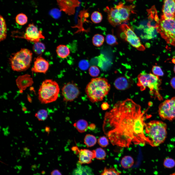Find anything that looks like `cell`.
Segmentation results:
<instances>
[{"mask_svg":"<svg viewBox=\"0 0 175 175\" xmlns=\"http://www.w3.org/2000/svg\"><path fill=\"white\" fill-rule=\"evenodd\" d=\"M145 112L132 99L119 101L105 114L103 131L114 145L128 147L148 144L144 133Z\"/></svg>","mask_w":175,"mask_h":175,"instance_id":"obj_1","label":"cell"},{"mask_svg":"<svg viewBox=\"0 0 175 175\" xmlns=\"http://www.w3.org/2000/svg\"><path fill=\"white\" fill-rule=\"evenodd\" d=\"M144 132L148 144L152 147L158 146L163 142L166 138L167 125L161 121H152L145 123Z\"/></svg>","mask_w":175,"mask_h":175,"instance_id":"obj_2","label":"cell"},{"mask_svg":"<svg viewBox=\"0 0 175 175\" xmlns=\"http://www.w3.org/2000/svg\"><path fill=\"white\" fill-rule=\"evenodd\" d=\"M110 85L104 78L92 79L87 86L85 91L88 98L93 103L102 100L108 93Z\"/></svg>","mask_w":175,"mask_h":175,"instance_id":"obj_3","label":"cell"},{"mask_svg":"<svg viewBox=\"0 0 175 175\" xmlns=\"http://www.w3.org/2000/svg\"><path fill=\"white\" fill-rule=\"evenodd\" d=\"M135 8L134 5H125L120 2L114 7H106L104 10L107 13L109 23L115 27L129 20L131 14L134 13Z\"/></svg>","mask_w":175,"mask_h":175,"instance_id":"obj_4","label":"cell"},{"mask_svg":"<svg viewBox=\"0 0 175 175\" xmlns=\"http://www.w3.org/2000/svg\"><path fill=\"white\" fill-rule=\"evenodd\" d=\"M60 88L55 81L47 79L44 81L38 90V99L41 103L47 104L56 101L58 97Z\"/></svg>","mask_w":175,"mask_h":175,"instance_id":"obj_5","label":"cell"},{"mask_svg":"<svg viewBox=\"0 0 175 175\" xmlns=\"http://www.w3.org/2000/svg\"><path fill=\"white\" fill-rule=\"evenodd\" d=\"M138 78L137 85L141 90L143 91L148 88L151 94H154L159 100H162V98L159 92L161 81L158 76L151 73L142 72L138 75Z\"/></svg>","mask_w":175,"mask_h":175,"instance_id":"obj_6","label":"cell"},{"mask_svg":"<svg viewBox=\"0 0 175 175\" xmlns=\"http://www.w3.org/2000/svg\"><path fill=\"white\" fill-rule=\"evenodd\" d=\"M32 53L28 49L23 48L14 53L9 59L11 68L14 71H25L30 67Z\"/></svg>","mask_w":175,"mask_h":175,"instance_id":"obj_7","label":"cell"},{"mask_svg":"<svg viewBox=\"0 0 175 175\" xmlns=\"http://www.w3.org/2000/svg\"><path fill=\"white\" fill-rule=\"evenodd\" d=\"M155 27L168 44L175 46V18L167 19L161 16Z\"/></svg>","mask_w":175,"mask_h":175,"instance_id":"obj_8","label":"cell"},{"mask_svg":"<svg viewBox=\"0 0 175 175\" xmlns=\"http://www.w3.org/2000/svg\"><path fill=\"white\" fill-rule=\"evenodd\" d=\"M120 28L123 32L121 36L126 41L139 51H143L145 49L140 38L131 27L126 24H122L121 25Z\"/></svg>","mask_w":175,"mask_h":175,"instance_id":"obj_9","label":"cell"},{"mask_svg":"<svg viewBox=\"0 0 175 175\" xmlns=\"http://www.w3.org/2000/svg\"><path fill=\"white\" fill-rule=\"evenodd\" d=\"M158 112L160 116L163 120L172 121L175 119V96L160 104Z\"/></svg>","mask_w":175,"mask_h":175,"instance_id":"obj_10","label":"cell"},{"mask_svg":"<svg viewBox=\"0 0 175 175\" xmlns=\"http://www.w3.org/2000/svg\"><path fill=\"white\" fill-rule=\"evenodd\" d=\"M63 101L71 102L76 98L80 94L77 86L73 82H69L65 84L62 89Z\"/></svg>","mask_w":175,"mask_h":175,"instance_id":"obj_11","label":"cell"},{"mask_svg":"<svg viewBox=\"0 0 175 175\" xmlns=\"http://www.w3.org/2000/svg\"><path fill=\"white\" fill-rule=\"evenodd\" d=\"M27 41L34 43L38 42L40 39H44L41 31L33 23L29 24L26 28L23 36L22 37Z\"/></svg>","mask_w":175,"mask_h":175,"instance_id":"obj_12","label":"cell"},{"mask_svg":"<svg viewBox=\"0 0 175 175\" xmlns=\"http://www.w3.org/2000/svg\"><path fill=\"white\" fill-rule=\"evenodd\" d=\"M57 2L60 11L69 16L74 14L76 8L80 3L79 0H57Z\"/></svg>","mask_w":175,"mask_h":175,"instance_id":"obj_13","label":"cell"},{"mask_svg":"<svg viewBox=\"0 0 175 175\" xmlns=\"http://www.w3.org/2000/svg\"><path fill=\"white\" fill-rule=\"evenodd\" d=\"M49 64L48 62L40 55L35 58L31 71L35 73L45 74L48 70Z\"/></svg>","mask_w":175,"mask_h":175,"instance_id":"obj_14","label":"cell"},{"mask_svg":"<svg viewBox=\"0 0 175 175\" xmlns=\"http://www.w3.org/2000/svg\"><path fill=\"white\" fill-rule=\"evenodd\" d=\"M161 16L167 19L175 18V0H164Z\"/></svg>","mask_w":175,"mask_h":175,"instance_id":"obj_15","label":"cell"},{"mask_svg":"<svg viewBox=\"0 0 175 175\" xmlns=\"http://www.w3.org/2000/svg\"><path fill=\"white\" fill-rule=\"evenodd\" d=\"M79 154L78 165L89 164L96 157L95 150H90L87 149H82L80 150Z\"/></svg>","mask_w":175,"mask_h":175,"instance_id":"obj_16","label":"cell"},{"mask_svg":"<svg viewBox=\"0 0 175 175\" xmlns=\"http://www.w3.org/2000/svg\"><path fill=\"white\" fill-rule=\"evenodd\" d=\"M16 81L18 87L21 91L25 90L33 83V79L30 75L27 74L19 76Z\"/></svg>","mask_w":175,"mask_h":175,"instance_id":"obj_17","label":"cell"},{"mask_svg":"<svg viewBox=\"0 0 175 175\" xmlns=\"http://www.w3.org/2000/svg\"><path fill=\"white\" fill-rule=\"evenodd\" d=\"M114 85L117 89L123 90L130 87V83L127 78L123 76L117 79L115 81Z\"/></svg>","mask_w":175,"mask_h":175,"instance_id":"obj_18","label":"cell"},{"mask_svg":"<svg viewBox=\"0 0 175 175\" xmlns=\"http://www.w3.org/2000/svg\"><path fill=\"white\" fill-rule=\"evenodd\" d=\"M73 175H93L91 169L88 166L78 165L73 171Z\"/></svg>","mask_w":175,"mask_h":175,"instance_id":"obj_19","label":"cell"},{"mask_svg":"<svg viewBox=\"0 0 175 175\" xmlns=\"http://www.w3.org/2000/svg\"><path fill=\"white\" fill-rule=\"evenodd\" d=\"M56 52L58 56L62 58L67 57L70 54V49L66 45L60 44L58 46L56 49Z\"/></svg>","mask_w":175,"mask_h":175,"instance_id":"obj_20","label":"cell"},{"mask_svg":"<svg viewBox=\"0 0 175 175\" xmlns=\"http://www.w3.org/2000/svg\"><path fill=\"white\" fill-rule=\"evenodd\" d=\"M0 41H1L5 39L6 37L7 29L5 19L1 15L0 16Z\"/></svg>","mask_w":175,"mask_h":175,"instance_id":"obj_21","label":"cell"},{"mask_svg":"<svg viewBox=\"0 0 175 175\" xmlns=\"http://www.w3.org/2000/svg\"><path fill=\"white\" fill-rule=\"evenodd\" d=\"M79 132L80 133L85 132L87 129L88 124L87 122L85 120L80 119L78 121L74 124Z\"/></svg>","mask_w":175,"mask_h":175,"instance_id":"obj_22","label":"cell"},{"mask_svg":"<svg viewBox=\"0 0 175 175\" xmlns=\"http://www.w3.org/2000/svg\"><path fill=\"white\" fill-rule=\"evenodd\" d=\"M134 160L132 157L129 156H125L122 159L121 164L122 166L125 169L131 167L134 164Z\"/></svg>","mask_w":175,"mask_h":175,"instance_id":"obj_23","label":"cell"},{"mask_svg":"<svg viewBox=\"0 0 175 175\" xmlns=\"http://www.w3.org/2000/svg\"><path fill=\"white\" fill-rule=\"evenodd\" d=\"M45 47L44 44L39 41L35 43L33 47L34 52L36 54L41 55L45 50Z\"/></svg>","mask_w":175,"mask_h":175,"instance_id":"obj_24","label":"cell"},{"mask_svg":"<svg viewBox=\"0 0 175 175\" xmlns=\"http://www.w3.org/2000/svg\"><path fill=\"white\" fill-rule=\"evenodd\" d=\"M97 140L94 135L90 134H87L84 139V142L88 147H90L94 146L96 143Z\"/></svg>","mask_w":175,"mask_h":175,"instance_id":"obj_25","label":"cell"},{"mask_svg":"<svg viewBox=\"0 0 175 175\" xmlns=\"http://www.w3.org/2000/svg\"><path fill=\"white\" fill-rule=\"evenodd\" d=\"M104 41V38L102 35L96 34L95 35L92 39V42L94 45L96 47H100L103 44Z\"/></svg>","mask_w":175,"mask_h":175,"instance_id":"obj_26","label":"cell"},{"mask_svg":"<svg viewBox=\"0 0 175 175\" xmlns=\"http://www.w3.org/2000/svg\"><path fill=\"white\" fill-rule=\"evenodd\" d=\"M16 23L20 25H23L27 22L28 18L24 13H21L18 14L16 17Z\"/></svg>","mask_w":175,"mask_h":175,"instance_id":"obj_27","label":"cell"},{"mask_svg":"<svg viewBox=\"0 0 175 175\" xmlns=\"http://www.w3.org/2000/svg\"><path fill=\"white\" fill-rule=\"evenodd\" d=\"M48 115L47 111L44 109L39 110L35 114V116L39 121L45 120L47 118Z\"/></svg>","mask_w":175,"mask_h":175,"instance_id":"obj_28","label":"cell"},{"mask_svg":"<svg viewBox=\"0 0 175 175\" xmlns=\"http://www.w3.org/2000/svg\"><path fill=\"white\" fill-rule=\"evenodd\" d=\"M92 21L95 23H98L102 21L103 16L101 13L98 11H95L93 12L91 16Z\"/></svg>","mask_w":175,"mask_h":175,"instance_id":"obj_29","label":"cell"},{"mask_svg":"<svg viewBox=\"0 0 175 175\" xmlns=\"http://www.w3.org/2000/svg\"><path fill=\"white\" fill-rule=\"evenodd\" d=\"M100 175H122L120 172L113 167H105Z\"/></svg>","mask_w":175,"mask_h":175,"instance_id":"obj_30","label":"cell"},{"mask_svg":"<svg viewBox=\"0 0 175 175\" xmlns=\"http://www.w3.org/2000/svg\"><path fill=\"white\" fill-rule=\"evenodd\" d=\"M148 28H146L145 30V33H146L144 37L147 39H150L152 38L155 35V27L152 26H148Z\"/></svg>","mask_w":175,"mask_h":175,"instance_id":"obj_31","label":"cell"},{"mask_svg":"<svg viewBox=\"0 0 175 175\" xmlns=\"http://www.w3.org/2000/svg\"><path fill=\"white\" fill-rule=\"evenodd\" d=\"M95 150V158L99 160L105 159L106 156L105 151L101 148H98Z\"/></svg>","mask_w":175,"mask_h":175,"instance_id":"obj_32","label":"cell"},{"mask_svg":"<svg viewBox=\"0 0 175 175\" xmlns=\"http://www.w3.org/2000/svg\"><path fill=\"white\" fill-rule=\"evenodd\" d=\"M105 40L107 44L110 45L114 46L118 44L117 38L113 34H107Z\"/></svg>","mask_w":175,"mask_h":175,"instance_id":"obj_33","label":"cell"},{"mask_svg":"<svg viewBox=\"0 0 175 175\" xmlns=\"http://www.w3.org/2000/svg\"><path fill=\"white\" fill-rule=\"evenodd\" d=\"M163 165L166 168H171L175 166V161L173 159L169 158H167L164 160Z\"/></svg>","mask_w":175,"mask_h":175,"instance_id":"obj_34","label":"cell"},{"mask_svg":"<svg viewBox=\"0 0 175 175\" xmlns=\"http://www.w3.org/2000/svg\"><path fill=\"white\" fill-rule=\"evenodd\" d=\"M98 65L103 69H105L107 67V60L104 55L101 54L98 57Z\"/></svg>","mask_w":175,"mask_h":175,"instance_id":"obj_35","label":"cell"},{"mask_svg":"<svg viewBox=\"0 0 175 175\" xmlns=\"http://www.w3.org/2000/svg\"><path fill=\"white\" fill-rule=\"evenodd\" d=\"M89 72L91 76L93 77H96L99 75L100 71L99 68L97 66H93L89 68Z\"/></svg>","mask_w":175,"mask_h":175,"instance_id":"obj_36","label":"cell"},{"mask_svg":"<svg viewBox=\"0 0 175 175\" xmlns=\"http://www.w3.org/2000/svg\"><path fill=\"white\" fill-rule=\"evenodd\" d=\"M98 143L99 145L103 147H106L109 144L108 140L106 137H100L98 140Z\"/></svg>","mask_w":175,"mask_h":175,"instance_id":"obj_37","label":"cell"},{"mask_svg":"<svg viewBox=\"0 0 175 175\" xmlns=\"http://www.w3.org/2000/svg\"><path fill=\"white\" fill-rule=\"evenodd\" d=\"M152 71L153 74L157 76H162L164 73L161 68L159 66H154L152 69Z\"/></svg>","mask_w":175,"mask_h":175,"instance_id":"obj_38","label":"cell"},{"mask_svg":"<svg viewBox=\"0 0 175 175\" xmlns=\"http://www.w3.org/2000/svg\"><path fill=\"white\" fill-rule=\"evenodd\" d=\"M79 66L80 69L82 70L87 69L89 67V64L88 61L83 60H81L79 63Z\"/></svg>","mask_w":175,"mask_h":175,"instance_id":"obj_39","label":"cell"},{"mask_svg":"<svg viewBox=\"0 0 175 175\" xmlns=\"http://www.w3.org/2000/svg\"><path fill=\"white\" fill-rule=\"evenodd\" d=\"M51 175H62L59 170L57 169H55L51 172Z\"/></svg>","mask_w":175,"mask_h":175,"instance_id":"obj_40","label":"cell"},{"mask_svg":"<svg viewBox=\"0 0 175 175\" xmlns=\"http://www.w3.org/2000/svg\"><path fill=\"white\" fill-rule=\"evenodd\" d=\"M102 109L103 110H105L107 109L109 107V105L106 103H103L101 105Z\"/></svg>","mask_w":175,"mask_h":175,"instance_id":"obj_41","label":"cell"},{"mask_svg":"<svg viewBox=\"0 0 175 175\" xmlns=\"http://www.w3.org/2000/svg\"><path fill=\"white\" fill-rule=\"evenodd\" d=\"M72 150L76 154H79L80 150L76 146L73 147L72 148Z\"/></svg>","mask_w":175,"mask_h":175,"instance_id":"obj_42","label":"cell"},{"mask_svg":"<svg viewBox=\"0 0 175 175\" xmlns=\"http://www.w3.org/2000/svg\"><path fill=\"white\" fill-rule=\"evenodd\" d=\"M170 84L171 86L174 89H175V76L173 78L171 79Z\"/></svg>","mask_w":175,"mask_h":175,"instance_id":"obj_43","label":"cell"},{"mask_svg":"<svg viewBox=\"0 0 175 175\" xmlns=\"http://www.w3.org/2000/svg\"><path fill=\"white\" fill-rule=\"evenodd\" d=\"M96 126L93 123L90 124L89 126V129L91 130H94L96 128Z\"/></svg>","mask_w":175,"mask_h":175,"instance_id":"obj_44","label":"cell"},{"mask_svg":"<svg viewBox=\"0 0 175 175\" xmlns=\"http://www.w3.org/2000/svg\"><path fill=\"white\" fill-rule=\"evenodd\" d=\"M50 130V128L49 126H46L45 128V131L48 133L49 132Z\"/></svg>","mask_w":175,"mask_h":175,"instance_id":"obj_45","label":"cell"},{"mask_svg":"<svg viewBox=\"0 0 175 175\" xmlns=\"http://www.w3.org/2000/svg\"><path fill=\"white\" fill-rule=\"evenodd\" d=\"M126 0L128 1L131 2V1H133L135 0Z\"/></svg>","mask_w":175,"mask_h":175,"instance_id":"obj_46","label":"cell"},{"mask_svg":"<svg viewBox=\"0 0 175 175\" xmlns=\"http://www.w3.org/2000/svg\"><path fill=\"white\" fill-rule=\"evenodd\" d=\"M174 70L175 72V65L174 67Z\"/></svg>","mask_w":175,"mask_h":175,"instance_id":"obj_47","label":"cell"},{"mask_svg":"<svg viewBox=\"0 0 175 175\" xmlns=\"http://www.w3.org/2000/svg\"><path fill=\"white\" fill-rule=\"evenodd\" d=\"M42 174H44L45 173V172L44 171H43L42 172Z\"/></svg>","mask_w":175,"mask_h":175,"instance_id":"obj_48","label":"cell"}]
</instances>
